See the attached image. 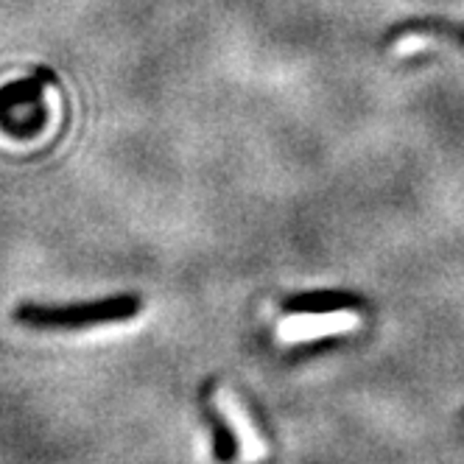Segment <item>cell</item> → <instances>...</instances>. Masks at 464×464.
Returning <instances> with one entry per match:
<instances>
[{
  "instance_id": "obj_1",
  "label": "cell",
  "mask_w": 464,
  "mask_h": 464,
  "mask_svg": "<svg viewBox=\"0 0 464 464\" xmlns=\"http://www.w3.org/2000/svg\"><path fill=\"white\" fill-rule=\"evenodd\" d=\"M361 327L355 311H327V314H291L277 324V342L285 347L308 344L324 336H344Z\"/></svg>"
},
{
  "instance_id": "obj_2",
  "label": "cell",
  "mask_w": 464,
  "mask_h": 464,
  "mask_svg": "<svg viewBox=\"0 0 464 464\" xmlns=\"http://www.w3.org/2000/svg\"><path fill=\"white\" fill-rule=\"evenodd\" d=\"M213 403L218 409V414L224 417V422L229 425L232 430V440L238 445V453H241V461L244 464H257L266 459L269 453V445L263 440V434L257 430V425L252 422L249 411L244 409V403L238 401V394H232L229 389H218Z\"/></svg>"
}]
</instances>
